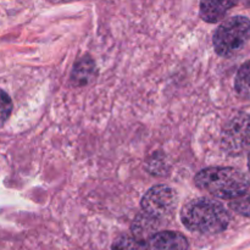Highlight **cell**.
<instances>
[{
    "mask_svg": "<svg viewBox=\"0 0 250 250\" xmlns=\"http://www.w3.org/2000/svg\"><path fill=\"white\" fill-rule=\"evenodd\" d=\"M12 111V102L9 95L0 89V126L9 119Z\"/></svg>",
    "mask_w": 250,
    "mask_h": 250,
    "instance_id": "13",
    "label": "cell"
},
{
    "mask_svg": "<svg viewBox=\"0 0 250 250\" xmlns=\"http://www.w3.org/2000/svg\"><path fill=\"white\" fill-rule=\"evenodd\" d=\"M248 166H249V171H250V153H249V156H248Z\"/></svg>",
    "mask_w": 250,
    "mask_h": 250,
    "instance_id": "15",
    "label": "cell"
},
{
    "mask_svg": "<svg viewBox=\"0 0 250 250\" xmlns=\"http://www.w3.org/2000/svg\"><path fill=\"white\" fill-rule=\"evenodd\" d=\"M159 225H160V220L149 216L146 212H142L141 215L137 216L133 222V226H132L133 237L138 241L146 242L158 232Z\"/></svg>",
    "mask_w": 250,
    "mask_h": 250,
    "instance_id": "8",
    "label": "cell"
},
{
    "mask_svg": "<svg viewBox=\"0 0 250 250\" xmlns=\"http://www.w3.org/2000/svg\"><path fill=\"white\" fill-rule=\"evenodd\" d=\"M181 220L189 231L216 234L229 227L231 219L220 203L209 198H198L185 205L181 212Z\"/></svg>",
    "mask_w": 250,
    "mask_h": 250,
    "instance_id": "1",
    "label": "cell"
},
{
    "mask_svg": "<svg viewBox=\"0 0 250 250\" xmlns=\"http://www.w3.org/2000/svg\"><path fill=\"white\" fill-rule=\"evenodd\" d=\"M93 73V62L88 59H83L81 60L77 65L75 66V70H73V80H76V82L81 83V84H84L89 81V78L92 77Z\"/></svg>",
    "mask_w": 250,
    "mask_h": 250,
    "instance_id": "10",
    "label": "cell"
},
{
    "mask_svg": "<svg viewBox=\"0 0 250 250\" xmlns=\"http://www.w3.org/2000/svg\"><path fill=\"white\" fill-rule=\"evenodd\" d=\"M148 250H188V241L178 232H156L146 242Z\"/></svg>",
    "mask_w": 250,
    "mask_h": 250,
    "instance_id": "6",
    "label": "cell"
},
{
    "mask_svg": "<svg viewBox=\"0 0 250 250\" xmlns=\"http://www.w3.org/2000/svg\"><path fill=\"white\" fill-rule=\"evenodd\" d=\"M229 207L238 214L250 217V195L243 194L236 199H232Z\"/></svg>",
    "mask_w": 250,
    "mask_h": 250,
    "instance_id": "12",
    "label": "cell"
},
{
    "mask_svg": "<svg viewBox=\"0 0 250 250\" xmlns=\"http://www.w3.org/2000/svg\"><path fill=\"white\" fill-rule=\"evenodd\" d=\"M112 250H148V248L146 242L138 241L134 237L125 236L115 242Z\"/></svg>",
    "mask_w": 250,
    "mask_h": 250,
    "instance_id": "11",
    "label": "cell"
},
{
    "mask_svg": "<svg viewBox=\"0 0 250 250\" xmlns=\"http://www.w3.org/2000/svg\"><path fill=\"white\" fill-rule=\"evenodd\" d=\"M234 88L238 95L250 99V60L241 66L234 81Z\"/></svg>",
    "mask_w": 250,
    "mask_h": 250,
    "instance_id": "9",
    "label": "cell"
},
{
    "mask_svg": "<svg viewBox=\"0 0 250 250\" xmlns=\"http://www.w3.org/2000/svg\"><path fill=\"white\" fill-rule=\"evenodd\" d=\"M243 1H244V4L248 5V6L250 7V0H243Z\"/></svg>",
    "mask_w": 250,
    "mask_h": 250,
    "instance_id": "14",
    "label": "cell"
},
{
    "mask_svg": "<svg viewBox=\"0 0 250 250\" xmlns=\"http://www.w3.org/2000/svg\"><path fill=\"white\" fill-rule=\"evenodd\" d=\"M195 186L220 199L232 200L246 194L250 187L248 176L234 167H208L199 171Z\"/></svg>",
    "mask_w": 250,
    "mask_h": 250,
    "instance_id": "2",
    "label": "cell"
},
{
    "mask_svg": "<svg viewBox=\"0 0 250 250\" xmlns=\"http://www.w3.org/2000/svg\"><path fill=\"white\" fill-rule=\"evenodd\" d=\"M177 193L167 186H155L142 198V209L149 216L163 220L170 216L177 207Z\"/></svg>",
    "mask_w": 250,
    "mask_h": 250,
    "instance_id": "5",
    "label": "cell"
},
{
    "mask_svg": "<svg viewBox=\"0 0 250 250\" xmlns=\"http://www.w3.org/2000/svg\"><path fill=\"white\" fill-rule=\"evenodd\" d=\"M238 0H202L199 15L205 22L216 23L221 21L227 12L236 6Z\"/></svg>",
    "mask_w": 250,
    "mask_h": 250,
    "instance_id": "7",
    "label": "cell"
},
{
    "mask_svg": "<svg viewBox=\"0 0 250 250\" xmlns=\"http://www.w3.org/2000/svg\"><path fill=\"white\" fill-rule=\"evenodd\" d=\"M249 39L250 20L246 16H233L217 27L212 42L219 55L231 56L243 49Z\"/></svg>",
    "mask_w": 250,
    "mask_h": 250,
    "instance_id": "3",
    "label": "cell"
},
{
    "mask_svg": "<svg viewBox=\"0 0 250 250\" xmlns=\"http://www.w3.org/2000/svg\"><path fill=\"white\" fill-rule=\"evenodd\" d=\"M221 144L232 156L241 155L250 149V115L239 114L232 117L222 129Z\"/></svg>",
    "mask_w": 250,
    "mask_h": 250,
    "instance_id": "4",
    "label": "cell"
}]
</instances>
